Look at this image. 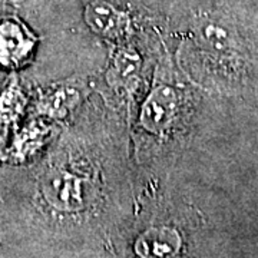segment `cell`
Instances as JSON below:
<instances>
[{"instance_id": "cell-1", "label": "cell", "mask_w": 258, "mask_h": 258, "mask_svg": "<svg viewBox=\"0 0 258 258\" xmlns=\"http://www.w3.org/2000/svg\"><path fill=\"white\" fill-rule=\"evenodd\" d=\"M40 191L49 205L60 211L82 208L89 192V179L74 166L50 168L40 179Z\"/></svg>"}, {"instance_id": "cell-2", "label": "cell", "mask_w": 258, "mask_h": 258, "mask_svg": "<svg viewBox=\"0 0 258 258\" xmlns=\"http://www.w3.org/2000/svg\"><path fill=\"white\" fill-rule=\"evenodd\" d=\"M179 111L181 95L178 89L165 81H157L142 105L139 123L154 135H164L175 126Z\"/></svg>"}, {"instance_id": "cell-3", "label": "cell", "mask_w": 258, "mask_h": 258, "mask_svg": "<svg viewBox=\"0 0 258 258\" xmlns=\"http://www.w3.org/2000/svg\"><path fill=\"white\" fill-rule=\"evenodd\" d=\"M37 36L13 15L0 16V68L18 71L30 60Z\"/></svg>"}, {"instance_id": "cell-4", "label": "cell", "mask_w": 258, "mask_h": 258, "mask_svg": "<svg viewBox=\"0 0 258 258\" xmlns=\"http://www.w3.org/2000/svg\"><path fill=\"white\" fill-rule=\"evenodd\" d=\"M52 128L42 119H33L23 128L16 129V134L8 149L0 154V159L9 164H20L42 151L50 137Z\"/></svg>"}, {"instance_id": "cell-5", "label": "cell", "mask_w": 258, "mask_h": 258, "mask_svg": "<svg viewBox=\"0 0 258 258\" xmlns=\"http://www.w3.org/2000/svg\"><path fill=\"white\" fill-rule=\"evenodd\" d=\"M82 93L75 83H59L40 91L35 103V112L43 119L60 120L81 103Z\"/></svg>"}, {"instance_id": "cell-6", "label": "cell", "mask_w": 258, "mask_h": 258, "mask_svg": "<svg viewBox=\"0 0 258 258\" xmlns=\"http://www.w3.org/2000/svg\"><path fill=\"white\" fill-rule=\"evenodd\" d=\"M85 20L95 33L109 39H119L129 30L128 15L103 0H95L86 6Z\"/></svg>"}, {"instance_id": "cell-7", "label": "cell", "mask_w": 258, "mask_h": 258, "mask_svg": "<svg viewBox=\"0 0 258 258\" xmlns=\"http://www.w3.org/2000/svg\"><path fill=\"white\" fill-rule=\"evenodd\" d=\"M28 103L29 98L20 86L18 76L13 74L0 91V147L5 144L10 132L18 129V123L23 118Z\"/></svg>"}, {"instance_id": "cell-8", "label": "cell", "mask_w": 258, "mask_h": 258, "mask_svg": "<svg viewBox=\"0 0 258 258\" xmlns=\"http://www.w3.org/2000/svg\"><path fill=\"white\" fill-rule=\"evenodd\" d=\"M141 64L138 53L129 47H123L116 53L108 71V81L113 88L129 92L132 88H135Z\"/></svg>"}, {"instance_id": "cell-9", "label": "cell", "mask_w": 258, "mask_h": 258, "mask_svg": "<svg viewBox=\"0 0 258 258\" xmlns=\"http://www.w3.org/2000/svg\"><path fill=\"white\" fill-rule=\"evenodd\" d=\"M5 2H8V3H15V5H18V3H23V2H26V0H5Z\"/></svg>"}]
</instances>
